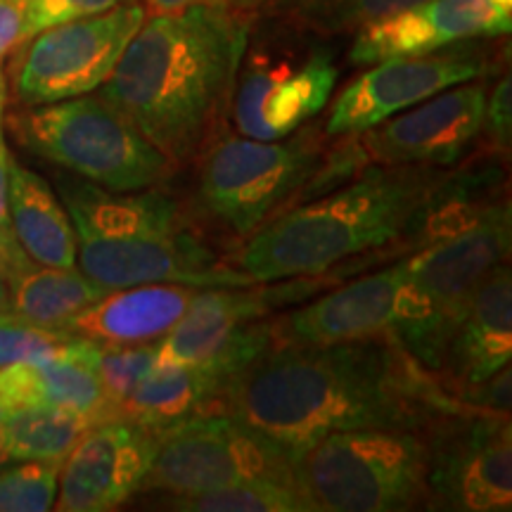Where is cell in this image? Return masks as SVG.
Here are the masks:
<instances>
[{"mask_svg":"<svg viewBox=\"0 0 512 512\" xmlns=\"http://www.w3.org/2000/svg\"><path fill=\"white\" fill-rule=\"evenodd\" d=\"M392 335L335 344L273 342L230 377L221 411L290 448L347 430H422L460 406Z\"/></svg>","mask_w":512,"mask_h":512,"instance_id":"obj_1","label":"cell"},{"mask_svg":"<svg viewBox=\"0 0 512 512\" xmlns=\"http://www.w3.org/2000/svg\"><path fill=\"white\" fill-rule=\"evenodd\" d=\"M247 53V24L219 0L140 24L98 88L178 169L219 133Z\"/></svg>","mask_w":512,"mask_h":512,"instance_id":"obj_2","label":"cell"},{"mask_svg":"<svg viewBox=\"0 0 512 512\" xmlns=\"http://www.w3.org/2000/svg\"><path fill=\"white\" fill-rule=\"evenodd\" d=\"M451 169L370 164L325 195L290 207L235 252V268L256 283L316 278L356 256L403 240Z\"/></svg>","mask_w":512,"mask_h":512,"instance_id":"obj_3","label":"cell"},{"mask_svg":"<svg viewBox=\"0 0 512 512\" xmlns=\"http://www.w3.org/2000/svg\"><path fill=\"white\" fill-rule=\"evenodd\" d=\"M57 195L72 219L76 268L102 290L145 283L192 287L256 285L200 238L181 204L155 188L112 192L60 174Z\"/></svg>","mask_w":512,"mask_h":512,"instance_id":"obj_4","label":"cell"},{"mask_svg":"<svg viewBox=\"0 0 512 512\" xmlns=\"http://www.w3.org/2000/svg\"><path fill=\"white\" fill-rule=\"evenodd\" d=\"M510 247L512 211L508 197H501L472 226L403 256L389 335L437 373L448 337L491 271L508 261Z\"/></svg>","mask_w":512,"mask_h":512,"instance_id":"obj_5","label":"cell"},{"mask_svg":"<svg viewBox=\"0 0 512 512\" xmlns=\"http://www.w3.org/2000/svg\"><path fill=\"white\" fill-rule=\"evenodd\" d=\"M325 152L316 128L304 126L280 140L214 138L200 152L192 202L204 219L245 242L302 200Z\"/></svg>","mask_w":512,"mask_h":512,"instance_id":"obj_6","label":"cell"},{"mask_svg":"<svg viewBox=\"0 0 512 512\" xmlns=\"http://www.w3.org/2000/svg\"><path fill=\"white\" fill-rule=\"evenodd\" d=\"M8 126L31 155L112 192L155 188L176 171L100 93L24 107L8 117Z\"/></svg>","mask_w":512,"mask_h":512,"instance_id":"obj_7","label":"cell"},{"mask_svg":"<svg viewBox=\"0 0 512 512\" xmlns=\"http://www.w3.org/2000/svg\"><path fill=\"white\" fill-rule=\"evenodd\" d=\"M316 512H396L427 503L420 430L332 432L297 458Z\"/></svg>","mask_w":512,"mask_h":512,"instance_id":"obj_8","label":"cell"},{"mask_svg":"<svg viewBox=\"0 0 512 512\" xmlns=\"http://www.w3.org/2000/svg\"><path fill=\"white\" fill-rule=\"evenodd\" d=\"M259 479L299 486L294 453L230 413L214 411L157 430V451L140 491L188 496Z\"/></svg>","mask_w":512,"mask_h":512,"instance_id":"obj_9","label":"cell"},{"mask_svg":"<svg viewBox=\"0 0 512 512\" xmlns=\"http://www.w3.org/2000/svg\"><path fill=\"white\" fill-rule=\"evenodd\" d=\"M427 503L441 510L512 508L510 413L460 403L422 427Z\"/></svg>","mask_w":512,"mask_h":512,"instance_id":"obj_10","label":"cell"},{"mask_svg":"<svg viewBox=\"0 0 512 512\" xmlns=\"http://www.w3.org/2000/svg\"><path fill=\"white\" fill-rule=\"evenodd\" d=\"M145 17L143 5L124 3L27 38L12 74L19 105H50L98 91Z\"/></svg>","mask_w":512,"mask_h":512,"instance_id":"obj_11","label":"cell"},{"mask_svg":"<svg viewBox=\"0 0 512 512\" xmlns=\"http://www.w3.org/2000/svg\"><path fill=\"white\" fill-rule=\"evenodd\" d=\"M486 88L467 81L446 88L380 126L354 133L363 164H420L453 169L482 138Z\"/></svg>","mask_w":512,"mask_h":512,"instance_id":"obj_12","label":"cell"},{"mask_svg":"<svg viewBox=\"0 0 512 512\" xmlns=\"http://www.w3.org/2000/svg\"><path fill=\"white\" fill-rule=\"evenodd\" d=\"M337 67L325 50H311L302 60L254 57L238 72L233 100V124L240 136L280 140L325 110L337 86Z\"/></svg>","mask_w":512,"mask_h":512,"instance_id":"obj_13","label":"cell"},{"mask_svg":"<svg viewBox=\"0 0 512 512\" xmlns=\"http://www.w3.org/2000/svg\"><path fill=\"white\" fill-rule=\"evenodd\" d=\"M157 451V430L128 418H107L83 434L62 460L55 510H117L140 486Z\"/></svg>","mask_w":512,"mask_h":512,"instance_id":"obj_14","label":"cell"},{"mask_svg":"<svg viewBox=\"0 0 512 512\" xmlns=\"http://www.w3.org/2000/svg\"><path fill=\"white\" fill-rule=\"evenodd\" d=\"M368 67L332 102L325 136L342 138L368 131L446 88L477 81L484 72L477 57L437 53L392 57Z\"/></svg>","mask_w":512,"mask_h":512,"instance_id":"obj_15","label":"cell"},{"mask_svg":"<svg viewBox=\"0 0 512 512\" xmlns=\"http://www.w3.org/2000/svg\"><path fill=\"white\" fill-rule=\"evenodd\" d=\"M512 0H425L356 31L349 60L375 64L392 57H418L470 41L510 34Z\"/></svg>","mask_w":512,"mask_h":512,"instance_id":"obj_16","label":"cell"},{"mask_svg":"<svg viewBox=\"0 0 512 512\" xmlns=\"http://www.w3.org/2000/svg\"><path fill=\"white\" fill-rule=\"evenodd\" d=\"M403 268L406 264L399 259L323 297L306 299L309 304L273 318V342L335 344L389 335Z\"/></svg>","mask_w":512,"mask_h":512,"instance_id":"obj_17","label":"cell"},{"mask_svg":"<svg viewBox=\"0 0 512 512\" xmlns=\"http://www.w3.org/2000/svg\"><path fill=\"white\" fill-rule=\"evenodd\" d=\"M512 358V273L496 266L479 287L470 309L448 337L434 375L448 394L463 401L477 384L510 366Z\"/></svg>","mask_w":512,"mask_h":512,"instance_id":"obj_18","label":"cell"},{"mask_svg":"<svg viewBox=\"0 0 512 512\" xmlns=\"http://www.w3.org/2000/svg\"><path fill=\"white\" fill-rule=\"evenodd\" d=\"M197 290L200 287L183 283H145L110 290L67 320L62 330L110 344L157 342L185 316Z\"/></svg>","mask_w":512,"mask_h":512,"instance_id":"obj_19","label":"cell"},{"mask_svg":"<svg viewBox=\"0 0 512 512\" xmlns=\"http://www.w3.org/2000/svg\"><path fill=\"white\" fill-rule=\"evenodd\" d=\"M48 403L88 420H107V403L93 368V339L72 335L53 356L0 368V406Z\"/></svg>","mask_w":512,"mask_h":512,"instance_id":"obj_20","label":"cell"},{"mask_svg":"<svg viewBox=\"0 0 512 512\" xmlns=\"http://www.w3.org/2000/svg\"><path fill=\"white\" fill-rule=\"evenodd\" d=\"M10 228L34 264L74 268L76 235L69 211L46 178L27 166L10 164Z\"/></svg>","mask_w":512,"mask_h":512,"instance_id":"obj_21","label":"cell"},{"mask_svg":"<svg viewBox=\"0 0 512 512\" xmlns=\"http://www.w3.org/2000/svg\"><path fill=\"white\" fill-rule=\"evenodd\" d=\"M226 384V377L204 366L157 361L121 403L117 418L164 430L192 415L221 411Z\"/></svg>","mask_w":512,"mask_h":512,"instance_id":"obj_22","label":"cell"},{"mask_svg":"<svg viewBox=\"0 0 512 512\" xmlns=\"http://www.w3.org/2000/svg\"><path fill=\"white\" fill-rule=\"evenodd\" d=\"M10 313L43 325L62 330L67 320L91 306L105 294L100 285L88 280L79 268H55L29 264L8 278Z\"/></svg>","mask_w":512,"mask_h":512,"instance_id":"obj_23","label":"cell"},{"mask_svg":"<svg viewBox=\"0 0 512 512\" xmlns=\"http://www.w3.org/2000/svg\"><path fill=\"white\" fill-rule=\"evenodd\" d=\"M95 425L86 415L48 403L3 406V456L5 463L50 460L62 463Z\"/></svg>","mask_w":512,"mask_h":512,"instance_id":"obj_24","label":"cell"},{"mask_svg":"<svg viewBox=\"0 0 512 512\" xmlns=\"http://www.w3.org/2000/svg\"><path fill=\"white\" fill-rule=\"evenodd\" d=\"M166 496L169 508L185 512H316L299 486L266 479L223 486L204 494Z\"/></svg>","mask_w":512,"mask_h":512,"instance_id":"obj_25","label":"cell"},{"mask_svg":"<svg viewBox=\"0 0 512 512\" xmlns=\"http://www.w3.org/2000/svg\"><path fill=\"white\" fill-rule=\"evenodd\" d=\"M420 3L425 0H283V10L306 29L344 34Z\"/></svg>","mask_w":512,"mask_h":512,"instance_id":"obj_26","label":"cell"},{"mask_svg":"<svg viewBox=\"0 0 512 512\" xmlns=\"http://www.w3.org/2000/svg\"><path fill=\"white\" fill-rule=\"evenodd\" d=\"M155 363L157 342L110 344L93 339V368L98 373L110 418H117L121 403Z\"/></svg>","mask_w":512,"mask_h":512,"instance_id":"obj_27","label":"cell"},{"mask_svg":"<svg viewBox=\"0 0 512 512\" xmlns=\"http://www.w3.org/2000/svg\"><path fill=\"white\" fill-rule=\"evenodd\" d=\"M62 463L19 460L0 465V512H46L57 498Z\"/></svg>","mask_w":512,"mask_h":512,"instance_id":"obj_28","label":"cell"},{"mask_svg":"<svg viewBox=\"0 0 512 512\" xmlns=\"http://www.w3.org/2000/svg\"><path fill=\"white\" fill-rule=\"evenodd\" d=\"M72 335L64 330L43 328L15 313H0V368L31 363L53 356Z\"/></svg>","mask_w":512,"mask_h":512,"instance_id":"obj_29","label":"cell"},{"mask_svg":"<svg viewBox=\"0 0 512 512\" xmlns=\"http://www.w3.org/2000/svg\"><path fill=\"white\" fill-rule=\"evenodd\" d=\"M124 3H131V0H29L27 19H24V41L38 31L55 27V24L100 15V12Z\"/></svg>","mask_w":512,"mask_h":512,"instance_id":"obj_30","label":"cell"},{"mask_svg":"<svg viewBox=\"0 0 512 512\" xmlns=\"http://www.w3.org/2000/svg\"><path fill=\"white\" fill-rule=\"evenodd\" d=\"M482 136L486 138V143L494 147L498 157L508 155L512 140V95L508 76L498 83L494 93L486 95Z\"/></svg>","mask_w":512,"mask_h":512,"instance_id":"obj_31","label":"cell"},{"mask_svg":"<svg viewBox=\"0 0 512 512\" xmlns=\"http://www.w3.org/2000/svg\"><path fill=\"white\" fill-rule=\"evenodd\" d=\"M29 0H0V60L22 46Z\"/></svg>","mask_w":512,"mask_h":512,"instance_id":"obj_32","label":"cell"},{"mask_svg":"<svg viewBox=\"0 0 512 512\" xmlns=\"http://www.w3.org/2000/svg\"><path fill=\"white\" fill-rule=\"evenodd\" d=\"M29 264H34V261L29 259L22 247H19L12 228L0 226V275H5V280H8L10 275L22 271V268H27Z\"/></svg>","mask_w":512,"mask_h":512,"instance_id":"obj_33","label":"cell"},{"mask_svg":"<svg viewBox=\"0 0 512 512\" xmlns=\"http://www.w3.org/2000/svg\"><path fill=\"white\" fill-rule=\"evenodd\" d=\"M10 150L5 143V119H0V226H10L8 192H10Z\"/></svg>","mask_w":512,"mask_h":512,"instance_id":"obj_34","label":"cell"},{"mask_svg":"<svg viewBox=\"0 0 512 512\" xmlns=\"http://www.w3.org/2000/svg\"><path fill=\"white\" fill-rule=\"evenodd\" d=\"M143 3L155 12H176L188 8V5L204 3V0H143Z\"/></svg>","mask_w":512,"mask_h":512,"instance_id":"obj_35","label":"cell"},{"mask_svg":"<svg viewBox=\"0 0 512 512\" xmlns=\"http://www.w3.org/2000/svg\"><path fill=\"white\" fill-rule=\"evenodd\" d=\"M10 311V285L5 275H0V313Z\"/></svg>","mask_w":512,"mask_h":512,"instance_id":"obj_36","label":"cell"},{"mask_svg":"<svg viewBox=\"0 0 512 512\" xmlns=\"http://www.w3.org/2000/svg\"><path fill=\"white\" fill-rule=\"evenodd\" d=\"M5 105H8V81H5L3 67H0V119H5Z\"/></svg>","mask_w":512,"mask_h":512,"instance_id":"obj_37","label":"cell"},{"mask_svg":"<svg viewBox=\"0 0 512 512\" xmlns=\"http://www.w3.org/2000/svg\"><path fill=\"white\" fill-rule=\"evenodd\" d=\"M219 3H226L230 8H256V5L268 3V0H219Z\"/></svg>","mask_w":512,"mask_h":512,"instance_id":"obj_38","label":"cell"},{"mask_svg":"<svg viewBox=\"0 0 512 512\" xmlns=\"http://www.w3.org/2000/svg\"><path fill=\"white\" fill-rule=\"evenodd\" d=\"M0 465H5V456H3V406H0Z\"/></svg>","mask_w":512,"mask_h":512,"instance_id":"obj_39","label":"cell"}]
</instances>
